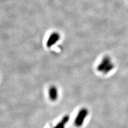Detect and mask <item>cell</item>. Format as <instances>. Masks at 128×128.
<instances>
[{"mask_svg": "<svg viewBox=\"0 0 128 128\" xmlns=\"http://www.w3.org/2000/svg\"><path fill=\"white\" fill-rule=\"evenodd\" d=\"M88 114V110L86 108H82L80 110L77 115L76 118L75 120V124L77 126H81L84 121L85 118L87 116Z\"/></svg>", "mask_w": 128, "mask_h": 128, "instance_id": "cell-1", "label": "cell"}, {"mask_svg": "<svg viewBox=\"0 0 128 128\" xmlns=\"http://www.w3.org/2000/svg\"><path fill=\"white\" fill-rule=\"evenodd\" d=\"M70 120V116L68 115H66L64 116L62 119V121L58 123V124L54 126V128H62L64 126H65V125Z\"/></svg>", "mask_w": 128, "mask_h": 128, "instance_id": "cell-5", "label": "cell"}, {"mask_svg": "<svg viewBox=\"0 0 128 128\" xmlns=\"http://www.w3.org/2000/svg\"><path fill=\"white\" fill-rule=\"evenodd\" d=\"M112 62L111 60V58L108 56H105L104 57L102 60V62L98 65L97 67V70L99 72H102L105 70L106 68Z\"/></svg>", "mask_w": 128, "mask_h": 128, "instance_id": "cell-2", "label": "cell"}, {"mask_svg": "<svg viewBox=\"0 0 128 128\" xmlns=\"http://www.w3.org/2000/svg\"><path fill=\"white\" fill-rule=\"evenodd\" d=\"M65 128V127H64V128Z\"/></svg>", "mask_w": 128, "mask_h": 128, "instance_id": "cell-6", "label": "cell"}, {"mask_svg": "<svg viewBox=\"0 0 128 128\" xmlns=\"http://www.w3.org/2000/svg\"><path fill=\"white\" fill-rule=\"evenodd\" d=\"M60 38V35L57 32H54L52 33L48 38L46 42V46L51 48L57 43Z\"/></svg>", "mask_w": 128, "mask_h": 128, "instance_id": "cell-3", "label": "cell"}, {"mask_svg": "<svg viewBox=\"0 0 128 128\" xmlns=\"http://www.w3.org/2000/svg\"><path fill=\"white\" fill-rule=\"evenodd\" d=\"M49 94L50 99L52 101L56 100L58 96L57 88L55 86H51L49 89Z\"/></svg>", "mask_w": 128, "mask_h": 128, "instance_id": "cell-4", "label": "cell"}]
</instances>
